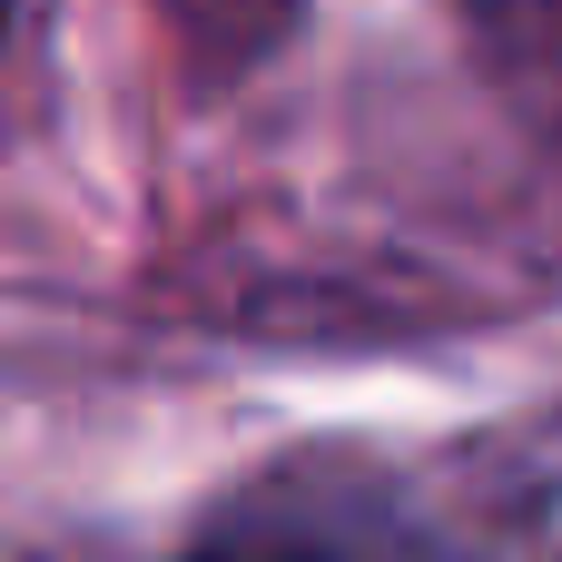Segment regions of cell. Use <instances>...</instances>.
Segmentation results:
<instances>
[{
  "label": "cell",
  "instance_id": "cell-1",
  "mask_svg": "<svg viewBox=\"0 0 562 562\" xmlns=\"http://www.w3.org/2000/svg\"><path fill=\"white\" fill-rule=\"evenodd\" d=\"M207 562H316V553H207Z\"/></svg>",
  "mask_w": 562,
  "mask_h": 562
},
{
  "label": "cell",
  "instance_id": "cell-2",
  "mask_svg": "<svg viewBox=\"0 0 562 562\" xmlns=\"http://www.w3.org/2000/svg\"><path fill=\"white\" fill-rule=\"evenodd\" d=\"M0 20H10V10H0Z\"/></svg>",
  "mask_w": 562,
  "mask_h": 562
}]
</instances>
